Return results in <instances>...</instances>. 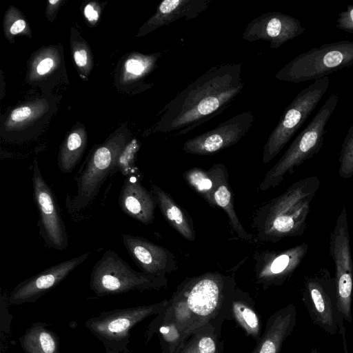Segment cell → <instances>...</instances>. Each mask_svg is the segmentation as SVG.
<instances>
[{"instance_id": "2", "label": "cell", "mask_w": 353, "mask_h": 353, "mask_svg": "<svg viewBox=\"0 0 353 353\" xmlns=\"http://www.w3.org/2000/svg\"><path fill=\"white\" fill-rule=\"evenodd\" d=\"M236 287L234 273L208 272L186 278L157 316L176 323L188 340L204 325L232 319L230 304Z\"/></svg>"}, {"instance_id": "35", "label": "cell", "mask_w": 353, "mask_h": 353, "mask_svg": "<svg viewBox=\"0 0 353 353\" xmlns=\"http://www.w3.org/2000/svg\"><path fill=\"white\" fill-rule=\"evenodd\" d=\"M26 27V22L22 19L16 21L10 28V32L12 34H16L21 32Z\"/></svg>"}, {"instance_id": "14", "label": "cell", "mask_w": 353, "mask_h": 353, "mask_svg": "<svg viewBox=\"0 0 353 353\" xmlns=\"http://www.w3.org/2000/svg\"><path fill=\"white\" fill-rule=\"evenodd\" d=\"M86 252L79 256L50 266L19 283L8 296L10 305L34 303L60 284L76 268L90 256Z\"/></svg>"}, {"instance_id": "8", "label": "cell", "mask_w": 353, "mask_h": 353, "mask_svg": "<svg viewBox=\"0 0 353 353\" xmlns=\"http://www.w3.org/2000/svg\"><path fill=\"white\" fill-rule=\"evenodd\" d=\"M330 85V78L315 80L301 90L286 107L264 145L262 161L270 162L290 141L317 106Z\"/></svg>"}, {"instance_id": "37", "label": "cell", "mask_w": 353, "mask_h": 353, "mask_svg": "<svg viewBox=\"0 0 353 353\" xmlns=\"http://www.w3.org/2000/svg\"><path fill=\"white\" fill-rule=\"evenodd\" d=\"M310 353H320V352L316 348H313Z\"/></svg>"}, {"instance_id": "13", "label": "cell", "mask_w": 353, "mask_h": 353, "mask_svg": "<svg viewBox=\"0 0 353 353\" xmlns=\"http://www.w3.org/2000/svg\"><path fill=\"white\" fill-rule=\"evenodd\" d=\"M308 248L304 242L281 251L256 252L252 258L256 283L264 289L283 285L300 265Z\"/></svg>"}, {"instance_id": "4", "label": "cell", "mask_w": 353, "mask_h": 353, "mask_svg": "<svg viewBox=\"0 0 353 353\" xmlns=\"http://www.w3.org/2000/svg\"><path fill=\"white\" fill-rule=\"evenodd\" d=\"M338 101V94H333L327 98L279 160L267 172L259 186L260 191L278 186L288 174L293 173L296 168L319 153L323 145L326 125Z\"/></svg>"}, {"instance_id": "27", "label": "cell", "mask_w": 353, "mask_h": 353, "mask_svg": "<svg viewBox=\"0 0 353 353\" xmlns=\"http://www.w3.org/2000/svg\"><path fill=\"white\" fill-rule=\"evenodd\" d=\"M339 174L343 179L353 176V124L350 127L341 145L339 157Z\"/></svg>"}, {"instance_id": "1", "label": "cell", "mask_w": 353, "mask_h": 353, "mask_svg": "<svg viewBox=\"0 0 353 353\" xmlns=\"http://www.w3.org/2000/svg\"><path fill=\"white\" fill-rule=\"evenodd\" d=\"M241 69L234 63L211 67L166 105L159 130L183 135L223 112L243 90Z\"/></svg>"}, {"instance_id": "21", "label": "cell", "mask_w": 353, "mask_h": 353, "mask_svg": "<svg viewBox=\"0 0 353 353\" xmlns=\"http://www.w3.org/2000/svg\"><path fill=\"white\" fill-rule=\"evenodd\" d=\"M211 0H164L152 19L154 27L169 25L174 21L197 17L209 7Z\"/></svg>"}, {"instance_id": "3", "label": "cell", "mask_w": 353, "mask_h": 353, "mask_svg": "<svg viewBox=\"0 0 353 353\" xmlns=\"http://www.w3.org/2000/svg\"><path fill=\"white\" fill-rule=\"evenodd\" d=\"M320 183L316 176L301 179L261 205L252 221L256 239L276 243L284 238L303 235L307 227L311 203Z\"/></svg>"}, {"instance_id": "5", "label": "cell", "mask_w": 353, "mask_h": 353, "mask_svg": "<svg viewBox=\"0 0 353 353\" xmlns=\"http://www.w3.org/2000/svg\"><path fill=\"white\" fill-rule=\"evenodd\" d=\"M165 276L137 272L112 250L106 251L94 265L90 288L98 297L133 290H160L167 286Z\"/></svg>"}, {"instance_id": "22", "label": "cell", "mask_w": 353, "mask_h": 353, "mask_svg": "<svg viewBox=\"0 0 353 353\" xmlns=\"http://www.w3.org/2000/svg\"><path fill=\"white\" fill-rule=\"evenodd\" d=\"M233 318L246 334L259 341L261 337L262 324L254 303L248 292L236 287L230 304Z\"/></svg>"}, {"instance_id": "9", "label": "cell", "mask_w": 353, "mask_h": 353, "mask_svg": "<svg viewBox=\"0 0 353 353\" xmlns=\"http://www.w3.org/2000/svg\"><path fill=\"white\" fill-rule=\"evenodd\" d=\"M302 300L314 324L330 334H339L343 326L334 276L321 268L304 279Z\"/></svg>"}, {"instance_id": "19", "label": "cell", "mask_w": 353, "mask_h": 353, "mask_svg": "<svg viewBox=\"0 0 353 353\" xmlns=\"http://www.w3.org/2000/svg\"><path fill=\"white\" fill-rule=\"evenodd\" d=\"M214 183V201L216 206L227 214L230 224L237 236L245 241L252 242L254 237L243 227L234 210V197L228 182V172L222 163H215L209 170Z\"/></svg>"}, {"instance_id": "20", "label": "cell", "mask_w": 353, "mask_h": 353, "mask_svg": "<svg viewBox=\"0 0 353 353\" xmlns=\"http://www.w3.org/2000/svg\"><path fill=\"white\" fill-rule=\"evenodd\" d=\"M150 188L161 214L170 225L188 241H194L196 233L190 215L164 190L152 182Z\"/></svg>"}, {"instance_id": "33", "label": "cell", "mask_w": 353, "mask_h": 353, "mask_svg": "<svg viewBox=\"0 0 353 353\" xmlns=\"http://www.w3.org/2000/svg\"><path fill=\"white\" fill-rule=\"evenodd\" d=\"M75 63L77 65L83 67L87 63V52L85 50L75 51L74 54Z\"/></svg>"}, {"instance_id": "31", "label": "cell", "mask_w": 353, "mask_h": 353, "mask_svg": "<svg viewBox=\"0 0 353 353\" xmlns=\"http://www.w3.org/2000/svg\"><path fill=\"white\" fill-rule=\"evenodd\" d=\"M31 114V110L28 106L18 108L12 111L10 118L13 121L20 122L28 119Z\"/></svg>"}, {"instance_id": "17", "label": "cell", "mask_w": 353, "mask_h": 353, "mask_svg": "<svg viewBox=\"0 0 353 353\" xmlns=\"http://www.w3.org/2000/svg\"><path fill=\"white\" fill-rule=\"evenodd\" d=\"M119 205L121 210L131 218L144 224L153 222L157 201L137 175L126 176L120 190Z\"/></svg>"}, {"instance_id": "25", "label": "cell", "mask_w": 353, "mask_h": 353, "mask_svg": "<svg viewBox=\"0 0 353 353\" xmlns=\"http://www.w3.org/2000/svg\"><path fill=\"white\" fill-rule=\"evenodd\" d=\"M157 333L163 353H176L187 341L185 336L176 323L164 320L157 315L145 332L147 343Z\"/></svg>"}, {"instance_id": "6", "label": "cell", "mask_w": 353, "mask_h": 353, "mask_svg": "<svg viewBox=\"0 0 353 353\" xmlns=\"http://www.w3.org/2000/svg\"><path fill=\"white\" fill-rule=\"evenodd\" d=\"M352 65L353 41H340L298 54L275 74V78L299 83L323 78Z\"/></svg>"}, {"instance_id": "7", "label": "cell", "mask_w": 353, "mask_h": 353, "mask_svg": "<svg viewBox=\"0 0 353 353\" xmlns=\"http://www.w3.org/2000/svg\"><path fill=\"white\" fill-rule=\"evenodd\" d=\"M168 300L154 304L115 309L88 319L85 327L103 345L105 353H129L130 332L146 318L157 315Z\"/></svg>"}, {"instance_id": "24", "label": "cell", "mask_w": 353, "mask_h": 353, "mask_svg": "<svg viewBox=\"0 0 353 353\" xmlns=\"http://www.w3.org/2000/svg\"><path fill=\"white\" fill-rule=\"evenodd\" d=\"M221 322H215L196 330L176 353H223L220 340Z\"/></svg>"}, {"instance_id": "36", "label": "cell", "mask_w": 353, "mask_h": 353, "mask_svg": "<svg viewBox=\"0 0 353 353\" xmlns=\"http://www.w3.org/2000/svg\"><path fill=\"white\" fill-rule=\"evenodd\" d=\"M339 334L341 335V337H342L344 353H349L348 347H347V345L346 335H345V328L344 325L342 326V327L340 329Z\"/></svg>"}, {"instance_id": "18", "label": "cell", "mask_w": 353, "mask_h": 353, "mask_svg": "<svg viewBox=\"0 0 353 353\" xmlns=\"http://www.w3.org/2000/svg\"><path fill=\"white\" fill-rule=\"evenodd\" d=\"M296 323V309L291 303L278 310L268 319L265 330L250 353H280L285 340L291 334Z\"/></svg>"}, {"instance_id": "15", "label": "cell", "mask_w": 353, "mask_h": 353, "mask_svg": "<svg viewBox=\"0 0 353 353\" xmlns=\"http://www.w3.org/2000/svg\"><path fill=\"white\" fill-rule=\"evenodd\" d=\"M305 31L297 19L280 12L263 13L253 19L246 26L242 39L247 41L259 40L270 42L276 49Z\"/></svg>"}, {"instance_id": "32", "label": "cell", "mask_w": 353, "mask_h": 353, "mask_svg": "<svg viewBox=\"0 0 353 353\" xmlns=\"http://www.w3.org/2000/svg\"><path fill=\"white\" fill-rule=\"evenodd\" d=\"M53 63V60L50 58H46L42 60L37 68L38 74L43 75L47 73L52 68Z\"/></svg>"}, {"instance_id": "11", "label": "cell", "mask_w": 353, "mask_h": 353, "mask_svg": "<svg viewBox=\"0 0 353 353\" xmlns=\"http://www.w3.org/2000/svg\"><path fill=\"white\" fill-rule=\"evenodd\" d=\"M32 183L39 212V234L47 247L63 251L68 245L66 228L55 195L43 179L37 163L33 165Z\"/></svg>"}, {"instance_id": "28", "label": "cell", "mask_w": 353, "mask_h": 353, "mask_svg": "<svg viewBox=\"0 0 353 353\" xmlns=\"http://www.w3.org/2000/svg\"><path fill=\"white\" fill-rule=\"evenodd\" d=\"M135 151V147H130L127 150L124 151L117 159H116L112 167L111 175L119 172L125 176L131 175L138 176V169L133 163Z\"/></svg>"}, {"instance_id": "30", "label": "cell", "mask_w": 353, "mask_h": 353, "mask_svg": "<svg viewBox=\"0 0 353 353\" xmlns=\"http://www.w3.org/2000/svg\"><path fill=\"white\" fill-rule=\"evenodd\" d=\"M151 65V59L142 60L131 59L126 61V70L134 75H141Z\"/></svg>"}, {"instance_id": "10", "label": "cell", "mask_w": 353, "mask_h": 353, "mask_svg": "<svg viewBox=\"0 0 353 353\" xmlns=\"http://www.w3.org/2000/svg\"><path fill=\"white\" fill-rule=\"evenodd\" d=\"M330 253L334 264V282L338 306L344 320L351 323L353 296V260L347 212L343 207L330 233Z\"/></svg>"}, {"instance_id": "16", "label": "cell", "mask_w": 353, "mask_h": 353, "mask_svg": "<svg viewBox=\"0 0 353 353\" xmlns=\"http://www.w3.org/2000/svg\"><path fill=\"white\" fill-rule=\"evenodd\" d=\"M121 239L131 259L143 272L165 276L178 270L176 257L168 249L141 236L123 234Z\"/></svg>"}, {"instance_id": "23", "label": "cell", "mask_w": 353, "mask_h": 353, "mask_svg": "<svg viewBox=\"0 0 353 353\" xmlns=\"http://www.w3.org/2000/svg\"><path fill=\"white\" fill-rule=\"evenodd\" d=\"M48 326L45 323H34L20 336L25 353H60L59 336Z\"/></svg>"}, {"instance_id": "12", "label": "cell", "mask_w": 353, "mask_h": 353, "mask_svg": "<svg viewBox=\"0 0 353 353\" xmlns=\"http://www.w3.org/2000/svg\"><path fill=\"white\" fill-rule=\"evenodd\" d=\"M254 121L252 111H243L216 128L188 139L182 149L187 154H214L240 141L249 132Z\"/></svg>"}, {"instance_id": "29", "label": "cell", "mask_w": 353, "mask_h": 353, "mask_svg": "<svg viewBox=\"0 0 353 353\" xmlns=\"http://www.w3.org/2000/svg\"><path fill=\"white\" fill-rule=\"evenodd\" d=\"M336 28L353 34V5H348L346 10L341 11L338 14Z\"/></svg>"}, {"instance_id": "38", "label": "cell", "mask_w": 353, "mask_h": 353, "mask_svg": "<svg viewBox=\"0 0 353 353\" xmlns=\"http://www.w3.org/2000/svg\"><path fill=\"white\" fill-rule=\"evenodd\" d=\"M57 2H59L58 0H49V3L51 4H54V3H57Z\"/></svg>"}, {"instance_id": "34", "label": "cell", "mask_w": 353, "mask_h": 353, "mask_svg": "<svg viewBox=\"0 0 353 353\" xmlns=\"http://www.w3.org/2000/svg\"><path fill=\"white\" fill-rule=\"evenodd\" d=\"M85 17L90 21H95L99 18L98 12L94 9L91 5H87L84 9Z\"/></svg>"}, {"instance_id": "26", "label": "cell", "mask_w": 353, "mask_h": 353, "mask_svg": "<svg viewBox=\"0 0 353 353\" xmlns=\"http://www.w3.org/2000/svg\"><path fill=\"white\" fill-rule=\"evenodd\" d=\"M183 177L211 207H216L213 196L214 183L208 170L198 167L192 168L183 172Z\"/></svg>"}]
</instances>
